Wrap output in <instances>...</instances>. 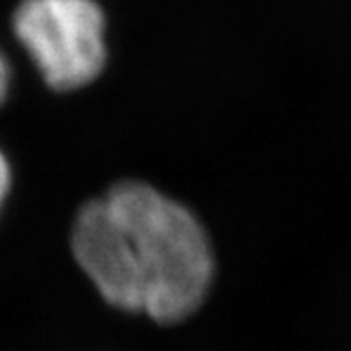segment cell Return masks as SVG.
I'll return each instance as SVG.
<instances>
[{
  "mask_svg": "<svg viewBox=\"0 0 351 351\" xmlns=\"http://www.w3.org/2000/svg\"><path fill=\"white\" fill-rule=\"evenodd\" d=\"M9 189H11V167H9L5 153L0 150V208H3V204H5Z\"/></svg>",
  "mask_w": 351,
  "mask_h": 351,
  "instance_id": "3957f363",
  "label": "cell"
},
{
  "mask_svg": "<svg viewBox=\"0 0 351 351\" xmlns=\"http://www.w3.org/2000/svg\"><path fill=\"white\" fill-rule=\"evenodd\" d=\"M79 267L110 305L171 324L210 292L208 233L178 202L144 182H123L79 212L72 227Z\"/></svg>",
  "mask_w": 351,
  "mask_h": 351,
  "instance_id": "6da1fadb",
  "label": "cell"
},
{
  "mask_svg": "<svg viewBox=\"0 0 351 351\" xmlns=\"http://www.w3.org/2000/svg\"><path fill=\"white\" fill-rule=\"evenodd\" d=\"M9 85H11V68H9L5 53L0 51V104H3L9 95Z\"/></svg>",
  "mask_w": 351,
  "mask_h": 351,
  "instance_id": "277c9868",
  "label": "cell"
},
{
  "mask_svg": "<svg viewBox=\"0 0 351 351\" xmlns=\"http://www.w3.org/2000/svg\"><path fill=\"white\" fill-rule=\"evenodd\" d=\"M13 32L58 91L89 85L108 60L106 17L95 0H21Z\"/></svg>",
  "mask_w": 351,
  "mask_h": 351,
  "instance_id": "7a4b0ae2",
  "label": "cell"
}]
</instances>
